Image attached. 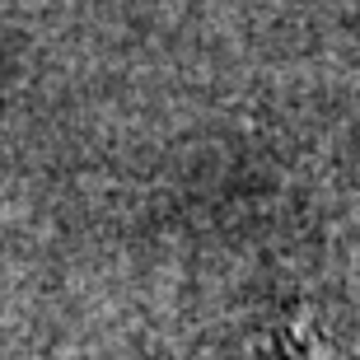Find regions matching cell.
I'll list each match as a JSON object with an SVG mask.
<instances>
[{"instance_id":"1","label":"cell","mask_w":360,"mask_h":360,"mask_svg":"<svg viewBox=\"0 0 360 360\" xmlns=\"http://www.w3.org/2000/svg\"><path fill=\"white\" fill-rule=\"evenodd\" d=\"M267 360H347V356H337V351L328 347L323 337H309V333H281Z\"/></svg>"}]
</instances>
